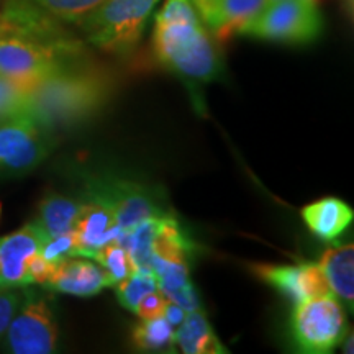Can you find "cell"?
Returning <instances> with one entry per match:
<instances>
[{"mask_svg": "<svg viewBox=\"0 0 354 354\" xmlns=\"http://www.w3.org/2000/svg\"><path fill=\"white\" fill-rule=\"evenodd\" d=\"M117 299L123 308L136 312V307L146 295L158 290V279L151 271H135L115 284Z\"/></svg>", "mask_w": 354, "mask_h": 354, "instance_id": "ffe728a7", "label": "cell"}, {"mask_svg": "<svg viewBox=\"0 0 354 354\" xmlns=\"http://www.w3.org/2000/svg\"><path fill=\"white\" fill-rule=\"evenodd\" d=\"M253 272L294 304L333 294L318 263L253 264Z\"/></svg>", "mask_w": 354, "mask_h": 354, "instance_id": "30bf717a", "label": "cell"}, {"mask_svg": "<svg viewBox=\"0 0 354 354\" xmlns=\"http://www.w3.org/2000/svg\"><path fill=\"white\" fill-rule=\"evenodd\" d=\"M105 287H112V281L100 264L82 256H71L55 264L43 289L74 297H92Z\"/></svg>", "mask_w": 354, "mask_h": 354, "instance_id": "4fadbf2b", "label": "cell"}, {"mask_svg": "<svg viewBox=\"0 0 354 354\" xmlns=\"http://www.w3.org/2000/svg\"><path fill=\"white\" fill-rule=\"evenodd\" d=\"M39 254L43 256L48 263L56 264L59 261L66 258H71V256H77L76 253V240H74L73 230L68 233L57 234V236L48 238L46 241L41 245V250H39Z\"/></svg>", "mask_w": 354, "mask_h": 354, "instance_id": "cb8c5ba5", "label": "cell"}, {"mask_svg": "<svg viewBox=\"0 0 354 354\" xmlns=\"http://www.w3.org/2000/svg\"><path fill=\"white\" fill-rule=\"evenodd\" d=\"M185 315H187V312L183 307H179V305L174 304V302H169L167 300L166 302V307H165V312H162V317L166 318L167 323L172 326V328H177V326L180 325V323L184 322Z\"/></svg>", "mask_w": 354, "mask_h": 354, "instance_id": "83f0119b", "label": "cell"}, {"mask_svg": "<svg viewBox=\"0 0 354 354\" xmlns=\"http://www.w3.org/2000/svg\"><path fill=\"white\" fill-rule=\"evenodd\" d=\"M344 353H353V335H349V342H346L344 344Z\"/></svg>", "mask_w": 354, "mask_h": 354, "instance_id": "f1b7e54d", "label": "cell"}, {"mask_svg": "<svg viewBox=\"0 0 354 354\" xmlns=\"http://www.w3.org/2000/svg\"><path fill=\"white\" fill-rule=\"evenodd\" d=\"M88 192L104 198L112 207L122 232H128L146 218L169 215L154 197L151 189L128 179H102L91 184Z\"/></svg>", "mask_w": 354, "mask_h": 354, "instance_id": "9c48e42d", "label": "cell"}, {"mask_svg": "<svg viewBox=\"0 0 354 354\" xmlns=\"http://www.w3.org/2000/svg\"><path fill=\"white\" fill-rule=\"evenodd\" d=\"M343 3H344V6H346L349 13H351L353 12V7H354V0H343Z\"/></svg>", "mask_w": 354, "mask_h": 354, "instance_id": "f546056e", "label": "cell"}, {"mask_svg": "<svg viewBox=\"0 0 354 354\" xmlns=\"http://www.w3.org/2000/svg\"><path fill=\"white\" fill-rule=\"evenodd\" d=\"M176 348L185 354H221L228 349L216 338L209 318L202 310L187 312L176 328Z\"/></svg>", "mask_w": 354, "mask_h": 354, "instance_id": "e0dca14e", "label": "cell"}, {"mask_svg": "<svg viewBox=\"0 0 354 354\" xmlns=\"http://www.w3.org/2000/svg\"><path fill=\"white\" fill-rule=\"evenodd\" d=\"M159 0H104L76 25L82 39L102 53L128 56L136 50Z\"/></svg>", "mask_w": 354, "mask_h": 354, "instance_id": "277c9868", "label": "cell"}, {"mask_svg": "<svg viewBox=\"0 0 354 354\" xmlns=\"http://www.w3.org/2000/svg\"><path fill=\"white\" fill-rule=\"evenodd\" d=\"M51 149V133L26 113L0 122V174L30 172L41 165Z\"/></svg>", "mask_w": 354, "mask_h": 354, "instance_id": "ba28073f", "label": "cell"}, {"mask_svg": "<svg viewBox=\"0 0 354 354\" xmlns=\"http://www.w3.org/2000/svg\"><path fill=\"white\" fill-rule=\"evenodd\" d=\"M24 289H7L0 290V339L7 333L13 315L21 302Z\"/></svg>", "mask_w": 354, "mask_h": 354, "instance_id": "d4e9b609", "label": "cell"}, {"mask_svg": "<svg viewBox=\"0 0 354 354\" xmlns=\"http://www.w3.org/2000/svg\"><path fill=\"white\" fill-rule=\"evenodd\" d=\"M318 266L325 274L333 294L353 310L354 304V245H339L326 250Z\"/></svg>", "mask_w": 354, "mask_h": 354, "instance_id": "2e32d148", "label": "cell"}, {"mask_svg": "<svg viewBox=\"0 0 354 354\" xmlns=\"http://www.w3.org/2000/svg\"><path fill=\"white\" fill-rule=\"evenodd\" d=\"M153 50L165 68L192 82H212L223 71L216 39L192 0H166L154 19Z\"/></svg>", "mask_w": 354, "mask_h": 354, "instance_id": "3957f363", "label": "cell"}, {"mask_svg": "<svg viewBox=\"0 0 354 354\" xmlns=\"http://www.w3.org/2000/svg\"><path fill=\"white\" fill-rule=\"evenodd\" d=\"M113 88L110 73L86 59L26 88L25 113L50 133L81 125L107 107Z\"/></svg>", "mask_w": 354, "mask_h": 354, "instance_id": "7a4b0ae2", "label": "cell"}, {"mask_svg": "<svg viewBox=\"0 0 354 354\" xmlns=\"http://www.w3.org/2000/svg\"><path fill=\"white\" fill-rule=\"evenodd\" d=\"M28 2L61 24L76 26L104 0H28Z\"/></svg>", "mask_w": 354, "mask_h": 354, "instance_id": "44dd1931", "label": "cell"}, {"mask_svg": "<svg viewBox=\"0 0 354 354\" xmlns=\"http://www.w3.org/2000/svg\"><path fill=\"white\" fill-rule=\"evenodd\" d=\"M165 297L169 300V302H174L183 307L185 312H194V310H201V299H198V294L194 287L192 282L185 284L184 287L176 290H169V292H161Z\"/></svg>", "mask_w": 354, "mask_h": 354, "instance_id": "484cf974", "label": "cell"}, {"mask_svg": "<svg viewBox=\"0 0 354 354\" xmlns=\"http://www.w3.org/2000/svg\"><path fill=\"white\" fill-rule=\"evenodd\" d=\"M133 343L138 349L151 353H172L176 348V330L165 317L141 320L133 328Z\"/></svg>", "mask_w": 354, "mask_h": 354, "instance_id": "d6986e66", "label": "cell"}, {"mask_svg": "<svg viewBox=\"0 0 354 354\" xmlns=\"http://www.w3.org/2000/svg\"><path fill=\"white\" fill-rule=\"evenodd\" d=\"M202 24L215 39H227L254 19L269 0H192Z\"/></svg>", "mask_w": 354, "mask_h": 354, "instance_id": "5bb4252c", "label": "cell"}, {"mask_svg": "<svg viewBox=\"0 0 354 354\" xmlns=\"http://www.w3.org/2000/svg\"><path fill=\"white\" fill-rule=\"evenodd\" d=\"M167 299L161 294V290H154L151 294H148L146 297L141 300L136 307V315H138L140 320H149V318L161 317L162 312H165Z\"/></svg>", "mask_w": 354, "mask_h": 354, "instance_id": "4316f807", "label": "cell"}, {"mask_svg": "<svg viewBox=\"0 0 354 354\" xmlns=\"http://www.w3.org/2000/svg\"><path fill=\"white\" fill-rule=\"evenodd\" d=\"M322 30L318 0H276L269 2L238 33L266 41L308 44L320 37Z\"/></svg>", "mask_w": 354, "mask_h": 354, "instance_id": "5b68a950", "label": "cell"}, {"mask_svg": "<svg viewBox=\"0 0 354 354\" xmlns=\"http://www.w3.org/2000/svg\"><path fill=\"white\" fill-rule=\"evenodd\" d=\"M302 220L310 232L323 241H333L353 223L354 212L346 202L336 197H325L305 205Z\"/></svg>", "mask_w": 354, "mask_h": 354, "instance_id": "9a60e30c", "label": "cell"}, {"mask_svg": "<svg viewBox=\"0 0 354 354\" xmlns=\"http://www.w3.org/2000/svg\"><path fill=\"white\" fill-rule=\"evenodd\" d=\"M46 241L37 221L0 236V290L28 287V263Z\"/></svg>", "mask_w": 354, "mask_h": 354, "instance_id": "8fae6325", "label": "cell"}, {"mask_svg": "<svg viewBox=\"0 0 354 354\" xmlns=\"http://www.w3.org/2000/svg\"><path fill=\"white\" fill-rule=\"evenodd\" d=\"M26 91L0 76V122L25 113Z\"/></svg>", "mask_w": 354, "mask_h": 354, "instance_id": "603a6c76", "label": "cell"}, {"mask_svg": "<svg viewBox=\"0 0 354 354\" xmlns=\"http://www.w3.org/2000/svg\"><path fill=\"white\" fill-rule=\"evenodd\" d=\"M3 336L8 353H55L57 349V323L50 292L43 287H24L21 302Z\"/></svg>", "mask_w": 354, "mask_h": 354, "instance_id": "8992f818", "label": "cell"}, {"mask_svg": "<svg viewBox=\"0 0 354 354\" xmlns=\"http://www.w3.org/2000/svg\"><path fill=\"white\" fill-rule=\"evenodd\" d=\"M86 59V41L68 25L28 0H6L0 8V76L26 91Z\"/></svg>", "mask_w": 354, "mask_h": 354, "instance_id": "6da1fadb", "label": "cell"}, {"mask_svg": "<svg viewBox=\"0 0 354 354\" xmlns=\"http://www.w3.org/2000/svg\"><path fill=\"white\" fill-rule=\"evenodd\" d=\"M269 2H276V0H269Z\"/></svg>", "mask_w": 354, "mask_h": 354, "instance_id": "4dcf8cb0", "label": "cell"}, {"mask_svg": "<svg viewBox=\"0 0 354 354\" xmlns=\"http://www.w3.org/2000/svg\"><path fill=\"white\" fill-rule=\"evenodd\" d=\"M92 259H95L105 269L110 281H112V286L118 284L131 272H135V266L131 263L130 254H128L125 246L118 241V238L99 248L92 256Z\"/></svg>", "mask_w": 354, "mask_h": 354, "instance_id": "7402d4cb", "label": "cell"}, {"mask_svg": "<svg viewBox=\"0 0 354 354\" xmlns=\"http://www.w3.org/2000/svg\"><path fill=\"white\" fill-rule=\"evenodd\" d=\"M81 207L82 201L50 192L44 196L41 203H39L38 216L35 221H37L44 238L48 240V238L71 232L76 225Z\"/></svg>", "mask_w": 354, "mask_h": 354, "instance_id": "ac0fdd59", "label": "cell"}, {"mask_svg": "<svg viewBox=\"0 0 354 354\" xmlns=\"http://www.w3.org/2000/svg\"><path fill=\"white\" fill-rule=\"evenodd\" d=\"M76 253L82 258H92L99 248L117 240L122 230L118 227L112 207L95 194H87L73 228Z\"/></svg>", "mask_w": 354, "mask_h": 354, "instance_id": "7c38bea8", "label": "cell"}, {"mask_svg": "<svg viewBox=\"0 0 354 354\" xmlns=\"http://www.w3.org/2000/svg\"><path fill=\"white\" fill-rule=\"evenodd\" d=\"M292 335L304 353L333 351L348 336L343 304L335 294L300 300L292 312Z\"/></svg>", "mask_w": 354, "mask_h": 354, "instance_id": "52a82bcc", "label": "cell"}]
</instances>
